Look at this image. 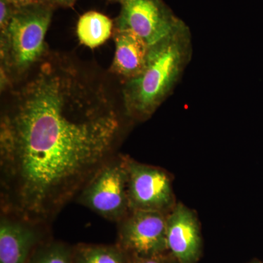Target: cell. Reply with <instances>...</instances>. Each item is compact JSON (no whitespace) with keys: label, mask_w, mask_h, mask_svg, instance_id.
Listing matches in <instances>:
<instances>
[{"label":"cell","mask_w":263,"mask_h":263,"mask_svg":"<svg viewBox=\"0 0 263 263\" xmlns=\"http://www.w3.org/2000/svg\"><path fill=\"white\" fill-rule=\"evenodd\" d=\"M7 91L2 213L44 226L115 155L127 117L103 81L60 53Z\"/></svg>","instance_id":"6da1fadb"},{"label":"cell","mask_w":263,"mask_h":263,"mask_svg":"<svg viewBox=\"0 0 263 263\" xmlns=\"http://www.w3.org/2000/svg\"><path fill=\"white\" fill-rule=\"evenodd\" d=\"M193 56L191 32L183 23L151 46L144 70L123 83L122 108L128 119H149L172 94Z\"/></svg>","instance_id":"7a4b0ae2"},{"label":"cell","mask_w":263,"mask_h":263,"mask_svg":"<svg viewBox=\"0 0 263 263\" xmlns=\"http://www.w3.org/2000/svg\"><path fill=\"white\" fill-rule=\"evenodd\" d=\"M54 8L48 3L17 8L8 27L0 32L1 77L12 86L49 53L46 36Z\"/></svg>","instance_id":"3957f363"},{"label":"cell","mask_w":263,"mask_h":263,"mask_svg":"<svg viewBox=\"0 0 263 263\" xmlns=\"http://www.w3.org/2000/svg\"><path fill=\"white\" fill-rule=\"evenodd\" d=\"M126 156L114 155L100 167L76 197L81 205L119 222L129 214Z\"/></svg>","instance_id":"277c9868"},{"label":"cell","mask_w":263,"mask_h":263,"mask_svg":"<svg viewBox=\"0 0 263 263\" xmlns=\"http://www.w3.org/2000/svg\"><path fill=\"white\" fill-rule=\"evenodd\" d=\"M129 210L168 214L176 202L171 176L164 170L126 156Z\"/></svg>","instance_id":"5b68a950"},{"label":"cell","mask_w":263,"mask_h":263,"mask_svg":"<svg viewBox=\"0 0 263 263\" xmlns=\"http://www.w3.org/2000/svg\"><path fill=\"white\" fill-rule=\"evenodd\" d=\"M167 214L131 211L118 222L116 245L130 258H143L167 253Z\"/></svg>","instance_id":"8992f818"},{"label":"cell","mask_w":263,"mask_h":263,"mask_svg":"<svg viewBox=\"0 0 263 263\" xmlns=\"http://www.w3.org/2000/svg\"><path fill=\"white\" fill-rule=\"evenodd\" d=\"M115 29L136 33L150 46L168 36L183 23L162 0H124Z\"/></svg>","instance_id":"52a82bcc"},{"label":"cell","mask_w":263,"mask_h":263,"mask_svg":"<svg viewBox=\"0 0 263 263\" xmlns=\"http://www.w3.org/2000/svg\"><path fill=\"white\" fill-rule=\"evenodd\" d=\"M167 252L177 263H197L202 254V237L196 214L177 202L167 217Z\"/></svg>","instance_id":"ba28073f"},{"label":"cell","mask_w":263,"mask_h":263,"mask_svg":"<svg viewBox=\"0 0 263 263\" xmlns=\"http://www.w3.org/2000/svg\"><path fill=\"white\" fill-rule=\"evenodd\" d=\"M43 224L3 214L0 221V263H27L44 241Z\"/></svg>","instance_id":"9c48e42d"},{"label":"cell","mask_w":263,"mask_h":263,"mask_svg":"<svg viewBox=\"0 0 263 263\" xmlns=\"http://www.w3.org/2000/svg\"><path fill=\"white\" fill-rule=\"evenodd\" d=\"M114 37L116 50L110 72L124 82L138 77L144 70L151 46L127 29H115Z\"/></svg>","instance_id":"30bf717a"},{"label":"cell","mask_w":263,"mask_h":263,"mask_svg":"<svg viewBox=\"0 0 263 263\" xmlns=\"http://www.w3.org/2000/svg\"><path fill=\"white\" fill-rule=\"evenodd\" d=\"M111 19L96 11L81 15L77 24L78 37L85 46L94 48L108 41L113 32Z\"/></svg>","instance_id":"8fae6325"},{"label":"cell","mask_w":263,"mask_h":263,"mask_svg":"<svg viewBox=\"0 0 263 263\" xmlns=\"http://www.w3.org/2000/svg\"><path fill=\"white\" fill-rule=\"evenodd\" d=\"M73 263H130V257L115 245L79 243L72 247Z\"/></svg>","instance_id":"7c38bea8"},{"label":"cell","mask_w":263,"mask_h":263,"mask_svg":"<svg viewBox=\"0 0 263 263\" xmlns=\"http://www.w3.org/2000/svg\"><path fill=\"white\" fill-rule=\"evenodd\" d=\"M27 263H73L72 247L61 241H43L31 254Z\"/></svg>","instance_id":"4fadbf2b"},{"label":"cell","mask_w":263,"mask_h":263,"mask_svg":"<svg viewBox=\"0 0 263 263\" xmlns=\"http://www.w3.org/2000/svg\"><path fill=\"white\" fill-rule=\"evenodd\" d=\"M15 8L8 0H0V32H3L9 25Z\"/></svg>","instance_id":"5bb4252c"},{"label":"cell","mask_w":263,"mask_h":263,"mask_svg":"<svg viewBox=\"0 0 263 263\" xmlns=\"http://www.w3.org/2000/svg\"><path fill=\"white\" fill-rule=\"evenodd\" d=\"M130 263H177L172 256L167 253L143 257V258H130Z\"/></svg>","instance_id":"9a60e30c"},{"label":"cell","mask_w":263,"mask_h":263,"mask_svg":"<svg viewBox=\"0 0 263 263\" xmlns=\"http://www.w3.org/2000/svg\"><path fill=\"white\" fill-rule=\"evenodd\" d=\"M8 1L14 7L15 9L34 5L48 3L47 0H8Z\"/></svg>","instance_id":"2e32d148"},{"label":"cell","mask_w":263,"mask_h":263,"mask_svg":"<svg viewBox=\"0 0 263 263\" xmlns=\"http://www.w3.org/2000/svg\"><path fill=\"white\" fill-rule=\"evenodd\" d=\"M77 0H47L48 4L54 7H71L75 4Z\"/></svg>","instance_id":"e0dca14e"},{"label":"cell","mask_w":263,"mask_h":263,"mask_svg":"<svg viewBox=\"0 0 263 263\" xmlns=\"http://www.w3.org/2000/svg\"><path fill=\"white\" fill-rule=\"evenodd\" d=\"M250 263H263V262H260V261H259V260H254V261H252V262H251Z\"/></svg>","instance_id":"ac0fdd59"},{"label":"cell","mask_w":263,"mask_h":263,"mask_svg":"<svg viewBox=\"0 0 263 263\" xmlns=\"http://www.w3.org/2000/svg\"><path fill=\"white\" fill-rule=\"evenodd\" d=\"M112 1L119 2V3H122L124 0H112Z\"/></svg>","instance_id":"d6986e66"}]
</instances>
